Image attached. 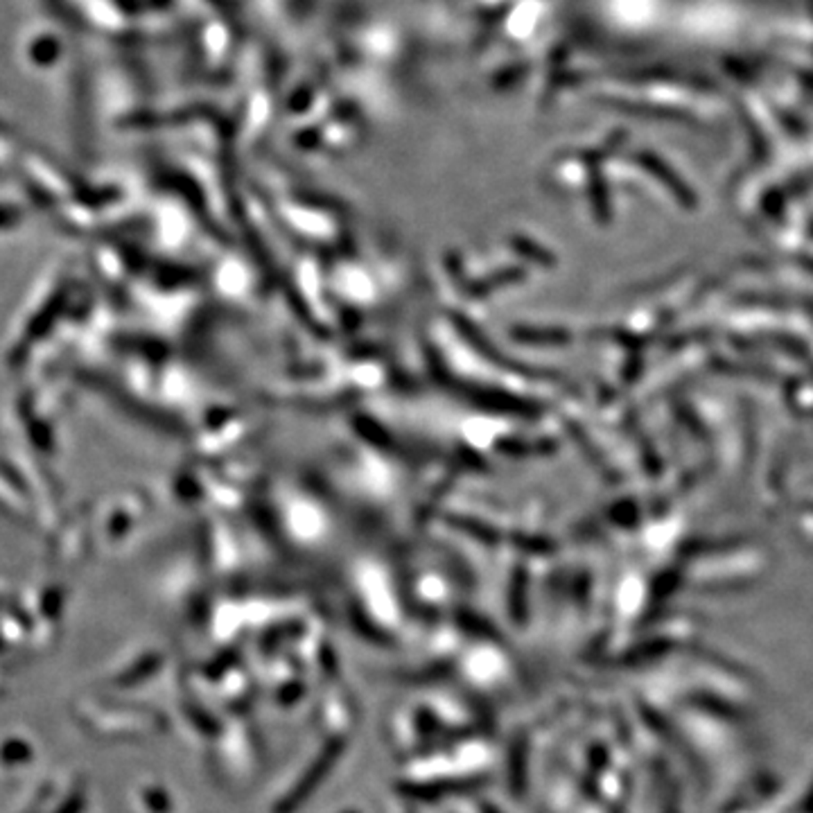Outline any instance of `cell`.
Here are the masks:
<instances>
[{"mask_svg":"<svg viewBox=\"0 0 813 813\" xmlns=\"http://www.w3.org/2000/svg\"><path fill=\"white\" fill-rule=\"evenodd\" d=\"M79 809H82V798H73L70 802L64 804V809L60 813H77Z\"/></svg>","mask_w":813,"mask_h":813,"instance_id":"obj_1","label":"cell"}]
</instances>
